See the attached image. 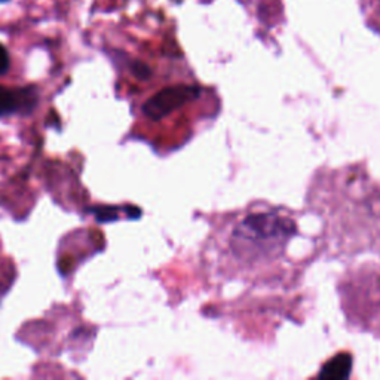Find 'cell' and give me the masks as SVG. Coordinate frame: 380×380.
<instances>
[{
    "instance_id": "5",
    "label": "cell",
    "mask_w": 380,
    "mask_h": 380,
    "mask_svg": "<svg viewBox=\"0 0 380 380\" xmlns=\"http://www.w3.org/2000/svg\"><path fill=\"white\" fill-rule=\"evenodd\" d=\"M36 104L35 88H6L0 85V118L31 110Z\"/></svg>"
},
{
    "instance_id": "3",
    "label": "cell",
    "mask_w": 380,
    "mask_h": 380,
    "mask_svg": "<svg viewBox=\"0 0 380 380\" xmlns=\"http://www.w3.org/2000/svg\"><path fill=\"white\" fill-rule=\"evenodd\" d=\"M339 291L348 321L380 337V266L364 264L346 273Z\"/></svg>"
},
{
    "instance_id": "6",
    "label": "cell",
    "mask_w": 380,
    "mask_h": 380,
    "mask_svg": "<svg viewBox=\"0 0 380 380\" xmlns=\"http://www.w3.org/2000/svg\"><path fill=\"white\" fill-rule=\"evenodd\" d=\"M349 366H351V361L348 357H339L336 359H333L330 362L328 366H325V369L322 370V373L320 374L321 377H335V379H342L346 377L349 373Z\"/></svg>"
},
{
    "instance_id": "7",
    "label": "cell",
    "mask_w": 380,
    "mask_h": 380,
    "mask_svg": "<svg viewBox=\"0 0 380 380\" xmlns=\"http://www.w3.org/2000/svg\"><path fill=\"white\" fill-rule=\"evenodd\" d=\"M11 67V60L9 54L6 51V48L4 45H0V76L5 75Z\"/></svg>"
},
{
    "instance_id": "2",
    "label": "cell",
    "mask_w": 380,
    "mask_h": 380,
    "mask_svg": "<svg viewBox=\"0 0 380 380\" xmlns=\"http://www.w3.org/2000/svg\"><path fill=\"white\" fill-rule=\"evenodd\" d=\"M309 205L322 219L327 249L336 256L380 251V188L364 168L320 174Z\"/></svg>"
},
{
    "instance_id": "4",
    "label": "cell",
    "mask_w": 380,
    "mask_h": 380,
    "mask_svg": "<svg viewBox=\"0 0 380 380\" xmlns=\"http://www.w3.org/2000/svg\"><path fill=\"white\" fill-rule=\"evenodd\" d=\"M202 98V89L192 84H177L165 87L143 103L141 112L146 119L161 122L173 118L177 113H185L186 107L195 109Z\"/></svg>"
},
{
    "instance_id": "1",
    "label": "cell",
    "mask_w": 380,
    "mask_h": 380,
    "mask_svg": "<svg viewBox=\"0 0 380 380\" xmlns=\"http://www.w3.org/2000/svg\"><path fill=\"white\" fill-rule=\"evenodd\" d=\"M293 212L251 204L223 217L205 246L210 272L219 279L251 286L279 283L293 271L288 246L297 237Z\"/></svg>"
},
{
    "instance_id": "8",
    "label": "cell",
    "mask_w": 380,
    "mask_h": 380,
    "mask_svg": "<svg viewBox=\"0 0 380 380\" xmlns=\"http://www.w3.org/2000/svg\"><path fill=\"white\" fill-rule=\"evenodd\" d=\"M0 2H8V0H0Z\"/></svg>"
}]
</instances>
